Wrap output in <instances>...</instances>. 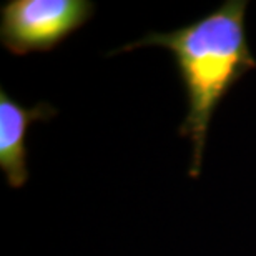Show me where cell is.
<instances>
[{"instance_id": "cell-1", "label": "cell", "mask_w": 256, "mask_h": 256, "mask_svg": "<svg viewBox=\"0 0 256 256\" xmlns=\"http://www.w3.org/2000/svg\"><path fill=\"white\" fill-rule=\"evenodd\" d=\"M246 8L248 0H226L180 28L150 32L106 54L114 57L145 47H160L172 54L188 105L178 135L192 143L188 166L192 180L202 175L210 124L218 105L248 72L256 68L244 30Z\"/></svg>"}, {"instance_id": "cell-2", "label": "cell", "mask_w": 256, "mask_h": 256, "mask_svg": "<svg viewBox=\"0 0 256 256\" xmlns=\"http://www.w3.org/2000/svg\"><path fill=\"white\" fill-rule=\"evenodd\" d=\"M90 0H7L0 7V42L25 57L52 52L95 15Z\"/></svg>"}, {"instance_id": "cell-3", "label": "cell", "mask_w": 256, "mask_h": 256, "mask_svg": "<svg viewBox=\"0 0 256 256\" xmlns=\"http://www.w3.org/2000/svg\"><path fill=\"white\" fill-rule=\"evenodd\" d=\"M57 108L45 102L24 106L0 88V170L7 185L20 190L28 182V130L35 122H48L57 116Z\"/></svg>"}]
</instances>
